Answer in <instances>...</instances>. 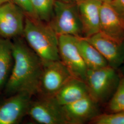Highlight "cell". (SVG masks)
<instances>
[{
  "instance_id": "cell-21",
  "label": "cell",
  "mask_w": 124,
  "mask_h": 124,
  "mask_svg": "<svg viewBox=\"0 0 124 124\" xmlns=\"http://www.w3.org/2000/svg\"><path fill=\"white\" fill-rule=\"evenodd\" d=\"M109 3L124 20V0H112Z\"/></svg>"
},
{
  "instance_id": "cell-7",
  "label": "cell",
  "mask_w": 124,
  "mask_h": 124,
  "mask_svg": "<svg viewBox=\"0 0 124 124\" xmlns=\"http://www.w3.org/2000/svg\"><path fill=\"white\" fill-rule=\"evenodd\" d=\"M26 15L13 1L0 6V37L11 39L23 36Z\"/></svg>"
},
{
  "instance_id": "cell-11",
  "label": "cell",
  "mask_w": 124,
  "mask_h": 124,
  "mask_svg": "<svg viewBox=\"0 0 124 124\" xmlns=\"http://www.w3.org/2000/svg\"><path fill=\"white\" fill-rule=\"evenodd\" d=\"M32 96L26 93H19L0 104V124L18 123L27 115Z\"/></svg>"
},
{
  "instance_id": "cell-22",
  "label": "cell",
  "mask_w": 124,
  "mask_h": 124,
  "mask_svg": "<svg viewBox=\"0 0 124 124\" xmlns=\"http://www.w3.org/2000/svg\"><path fill=\"white\" fill-rule=\"evenodd\" d=\"M63 2H69V3H78L81 1L83 0H58Z\"/></svg>"
},
{
  "instance_id": "cell-25",
  "label": "cell",
  "mask_w": 124,
  "mask_h": 124,
  "mask_svg": "<svg viewBox=\"0 0 124 124\" xmlns=\"http://www.w3.org/2000/svg\"><path fill=\"white\" fill-rule=\"evenodd\" d=\"M102 2H110L112 0H99Z\"/></svg>"
},
{
  "instance_id": "cell-12",
  "label": "cell",
  "mask_w": 124,
  "mask_h": 124,
  "mask_svg": "<svg viewBox=\"0 0 124 124\" xmlns=\"http://www.w3.org/2000/svg\"><path fill=\"white\" fill-rule=\"evenodd\" d=\"M102 2L99 0H83L77 3L83 31V38L100 31V10Z\"/></svg>"
},
{
  "instance_id": "cell-17",
  "label": "cell",
  "mask_w": 124,
  "mask_h": 124,
  "mask_svg": "<svg viewBox=\"0 0 124 124\" xmlns=\"http://www.w3.org/2000/svg\"><path fill=\"white\" fill-rule=\"evenodd\" d=\"M33 18L48 23L53 12L55 0H30Z\"/></svg>"
},
{
  "instance_id": "cell-2",
  "label": "cell",
  "mask_w": 124,
  "mask_h": 124,
  "mask_svg": "<svg viewBox=\"0 0 124 124\" xmlns=\"http://www.w3.org/2000/svg\"><path fill=\"white\" fill-rule=\"evenodd\" d=\"M23 36L42 62L60 60L58 36L48 23L26 15Z\"/></svg>"
},
{
  "instance_id": "cell-23",
  "label": "cell",
  "mask_w": 124,
  "mask_h": 124,
  "mask_svg": "<svg viewBox=\"0 0 124 124\" xmlns=\"http://www.w3.org/2000/svg\"><path fill=\"white\" fill-rule=\"evenodd\" d=\"M9 1H13L12 0H0V6Z\"/></svg>"
},
{
  "instance_id": "cell-1",
  "label": "cell",
  "mask_w": 124,
  "mask_h": 124,
  "mask_svg": "<svg viewBox=\"0 0 124 124\" xmlns=\"http://www.w3.org/2000/svg\"><path fill=\"white\" fill-rule=\"evenodd\" d=\"M12 43L13 65L5 85L6 93L12 95L26 93L31 96L38 93L43 62L20 37Z\"/></svg>"
},
{
  "instance_id": "cell-24",
  "label": "cell",
  "mask_w": 124,
  "mask_h": 124,
  "mask_svg": "<svg viewBox=\"0 0 124 124\" xmlns=\"http://www.w3.org/2000/svg\"><path fill=\"white\" fill-rule=\"evenodd\" d=\"M121 68V70H120V72L122 74V75H124V62L122 64V65L121 66V67L120 68V69Z\"/></svg>"
},
{
  "instance_id": "cell-15",
  "label": "cell",
  "mask_w": 124,
  "mask_h": 124,
  "mask_svg": "<svg viewBox=\"0 0 124 124\" xmlns=\"http://www.w3.org/2000/svg\"><path fill=\"white\" fill-rule=\"evenodd\" d=\"M77 44L88 69L95 70L109 66L106 59L85 38L77 37Z\"/></svg>"
},
{
  "instance_id": "cell-9",
  "label": "cell",
  "mask_w": 124,
  "mask_h": 124,
  "mask_svg": "<svg viewBox=\"0 0 124 124\" xmlns=\"http://www.w3.org/2000/svg\"><path fill=\"white\" fill-rule=\"evenodd\" d=\"M61 106L65 124L89 123L94 118L102 113L101 106L90 95Z\"/></svg>"
},
{
  "instance_id": "cell-16",
  "label": "cell",
  "mask_w": 124,
  "mask_h": 124,
  "mask_svg": "<svg viewBox=\"0 0 124 124\" xmlns=\"http://www.w3.org/2000/svg\"><path fill=\"white\" fill-rule=\"evenodd\" d=\"M13 62L12 41L0 37V90L8 80Z\"/></svg>"
},
{
  "instance_id": "cell-3",
  "label": "cell",
  "mask_w": 124,
  "mask_h": 124,
  "mask_svg": "<svg viewBox=\"0 0 124 124\" xmlns=\"http://www.w3.org/2000/svg\"><path fill=\"white\" fill-rule=\"evenodd\" d=\"M121 75L119 69L109 66L95 70L88 69L85 82L90 96L101 106H104L115 93Z\"/></svg>"
},
{
  "instance_id": "cell-6",
  "label": "cell",
  "mask_w": 124,
  "mask_h": 124,
  "mask_svg": "<svg viewBox=\"0 0 124 124\" xmlns=\"http://www.w3.org/2000/svg\"><path fill=\"white\" fill-rule=\"evenodd\" d=\"M43 64L38 93L53 96L73 76L60 60Z\"/></svg>"
},
{
  "instance_id": "cell-8",
  "label": "cell",
  "mask_w": 124,
  "mask_h": 124,
  "mask_svg": "<svg viewBox=\"0 0 124 124\" xmlns=\"http://www.w3.org/2000/svg\"><path fill=\"white\" fill-rule=\"evenodd\" d=\"M27 115L39 124H65L62 106L53 96H44L35 101H31Z\"/></svg>"
},
{
  "instance_id": "cell-4",
  "label": "cell",
  "mask_w": 124,
  "mask_h": 124,
  "mask_svg": "<svg viewBox=\"0 0 124 124\" xmlns=\"http://www.w3.org/2000/svg\"><path fill=\"white\" fill-rule=\"evenodd\" d=\"M48 23L58 36L70 35L84 37L77 3L55 0Z\"/></svg>"
},
{
  "instance_id": "cell-19",
  "label": "cell",
  "mask_w": 124,
  "mask_h": 124,
  "mask_svg": "<svg viewBox=\"0 0 124 124\" xmlns=\"http://www.w3.org/2000/svg\"><path fill=\"white\" fill-rule=\"evenodd\" d=\"M93 124H124V110L112 113H102L90 123Z\"/></svg>"
},
{
  "instance_id": "cell-20",
  "label": "cell",
  "mask_w": 124,
  "mask_h": 124,
  "mask_svg": "<svg viewBox=\"0 0 124 124\" xmlns=\"http://www.w3.org/2000/svg\"><path fill=\"white\" fill-rule=\"evenodd\" d=\"M12 1L22 9L26 15L33 17V10L30 0H12Z\"/></svg>"
},
{
  "instance_id": "cell-5",
  "label": "cell",
  "mask_w": 124,
  "mask_h": 124,
  "mask_svg": "<svg viewBox=\"0 0 124 124\" xmlns=\"http://www.w3.org/2000/svg\"><path fill=\"white\" fill-rule=\"evenodd\" d=\"M77 37L70 35L58 36V53L60 60L71 75L85 82L88 68L78 49Z\"/></svg>"
},
{
  "instance_id": "cell-18",
  "label": "cell",
  "mask_w": 124,
  "mask_h": 124,
  "mask_svg": "<svg viewBox=\"0 0 124 124\" xmlns=\"http://www.w3.org/2000/svg\"><path fill=\"white\" fill-rule=\"evenodd\" d=\"M104 107V113H107L124 110V75H121L120 83L115 93Z\"/></svg>"
},
{
  "instance_id": "cell-13",
  "label": "cell",
  "mask_w": 124,
  "mask_h": 124,
  "mask_svg": "<svg viewBox=\"0 0 124 124\" xmlns=\"http://www.w3.org/2000/svg\"><path fill=\"white\" fill-rule=\"evenodd\" d=\"M100 31L115 40L124 41V20L109 2H102Z\"/></svg>"
},
{
  "instance_id": "cell-10",
  "label": "cell",
  "mask_w": 124,
  "mask_h": 124,
  "mask_svg": "<svg viewBox=\"0 0 124 124\" xmlns=\"http://www.w3.org/2000/svg\"><path fill=\"white\" fill-rule=\"evenodd\" d=\"M84 38L101 53L109 66L120 69L124 62V41L115 40L101 31Z\"/></svg>"
},
{
  "instance_id": "cell-14",
  "label": "cell",
  "mask_w": 124,
  "mask_h": 124,
  "mask_svg": "<svg viewBox=\"0 0 124 124\" xmlns=\"http://www.w3.org/2000/svg\"><path fill=\"white\" fill-rule=\"evenodd\" d=\"M89 94L84 81L72 76L53 97L60 105L76 102Z\"/></svg>"
}]
</instances>
